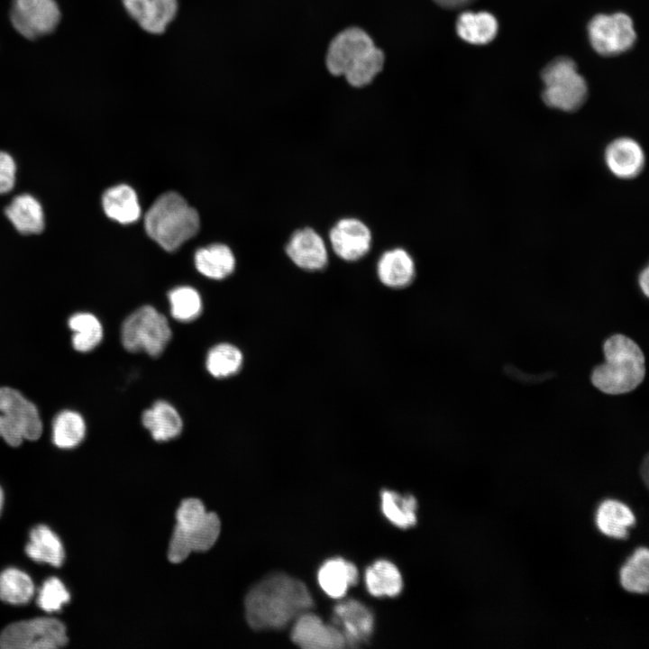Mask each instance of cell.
Wrapping results in <instances>:
<instances>
[{
  "label": "cell",
  "mask_w": 649,
  "mask_h": 649,
  "mask_svg": "<svg viewBox=\"0 0 649 649\" xmlns=\"http://www.w3.org/2000/svg\"><path fill=\"white\" fill-rule=\"evenodd\" d=\"M69 599L70 594L63 582L57 577H50L42 583L37 604L42 610L52 613L59 611Z\"/></svg>",
  "instance_id": "36"
},
{
  "label": "cell",
  "mask_w": 649,
  "mask_h": 649,
  "mask_svg": "<svg viewBox=\"0 0 649 649\" xmlns=\"http://www.w3.org/2000/svg\"><path fill=\"white\" fill-rule=\"evenodd\" d=\"M195 264L197 270L204 276L214 279H222L233 272L235 261L228 246L215 243L197 251Z\"/></svg>",
  "instance_id": "26"
},
{
  "label": "cell",
  "mask_w": 649,
  "mask_h": 649,
  "mask_svg": "<svg viewBox=\"0 0 649 649\" xmlns=\"http://www.w3.org/2000/svg\"><path fill=\"white\" fill-rule=\"evenodd\" d=\"M333 621L346 646L359 647L367 644L374 630L373 613L366 605L353 599L343 600L334 607Z\"/></svg>",
  "instance_id": "11"
},
{
  "label": "cell",
  "mask_w": 649,
  "mask_h": 649,
  "mask_svg": "<svg viewBox=\"0 0 649 649\" xmlns=\"http://www.w3.org/2000/svg\"><path fill=\"white\" fill-rule=\"evenodd\" d=\"M34 595V584L31 577L16 568H7L0 572V599L12 605L27 604Z\"/></svg>",
  "instance_id": "31"
},
{
  "label": "cell",
  "mask_w": 649,
  "mask_h": 649,
  "mask_svg": "<svg viewBox=\"0 0 649 649\" xmlns=\"http://www.w3.org/2000/svg\"><path fill=\"white\" fill-rule=\"evenodd\" d=\"M437 5L445 8H460L465 6L474 0H434Z\"/></svg>",
  "instance_id": "38"
},
{
  "label": "cell",
  "mask_w": 649,
  "mask_h": 649,
  "mask_svg": "<svg viewBox=\"0 0 649 649\" xmlns=\"http://www.w3.org/2000/svg\"><path fill=\"white\" fill-rule=\"evenodd\" d=\"M171 315L179 322H190L202 312V300L198 292L190 287H178L169 295Z\"/></svg>",
  "instance_id": "34"
},
{
  "label": "cell",
  "mask_w": 649,
  "mask_h": 649,
  "mask_svg": "<svg viewBox=\"0 0 649 649\" xmlns=\"http://www.w3.org/2000/svg\"><path fill=\"white\" fill-rule=\"evenodd\" d=\"M376 272L382 285L402 289L414 281L416 264L407 251L396 247L384 251L378 260Z\"/></svg>",
  "instance_id": "18"
},
{
  "label": "cell",
  "mask_w": 649,
  "mask_h": 649,
  "mask_svg": "<svg viewBox=\"0 0 649 649\" xmlns=\"http://www.w3.org/2000/svg\"><path fill=\"white\" fill-rule=\"evenodd\" d=\"M638 283L639 286L644 292V294L648 297L649 295V271L648 268H644V270H642V272L639 275L638 278Z\"/></svg>",
  "instance_id": "39"
},
{
  "label": "cell",
  "mask_w": 649,
  "mask_h": 649,
  "mask_svg": "<svg viewBox=\"0 0 649 649\" xmlns=\"http://www.w3.org/2000/svg\"><path fill=\"white\" fill-rule=\"evenodd\" d=\"M245 616L255 630L282 629L313 607L312 596L299 580L272 573L254 585L245 598Z\"/></svg>",
  "instance_id": "1"
},
{
  "label": "cell",
  "mask_w": 649,
  "mask_h": 649,
  "mask_svg": "<svg viewBox=\"0 0 649 649\" xmlns=\"http://www.w3.org/2000/svg\"><path fill=\"white\" fill-rule=\"evenodd\" d=\"M73 332L72 344L75 350L87 352L97 346L103 338L100 321L90 313H77L69 319Z\"/></svg>",
  "instance_id": "32"
},
{
  "label": "cell",
  "mask_w": 649,
  "mask_h": 649,
  "mask_svg": "<svg viewBox=\"0 0 649 649\" xmlns=\"http://www.w3.org/2000/svg\"><path fill=\"white\" fill-rule=\"evenodd\" d=\"M317 580L326 595L341 599L357 582L358 570L353 563L343 558L329 559L319 568Z\"/></svg>",
  "instance_id": "19"
},
{
  "label": "cell",
  "mask_w": 649,
  "mask_h": 649,
  "mask_svg": "<svg viewBox=\"0 0 649 649\" xmlns=\"http://www.w3.org/2000/svg\"><path fill=\"white\" fill-rule=\"evenodd\" d=\"M25 553L32 560L54 567L61 566L65 558L64 547L60 539L44 525H39L31 530L30 541L25 546Z\"/></svg>",
  "instance_id": "24"
},
{
  "label": "cell",
  "mask_w": 649,
  "mask_h": 649,
  "mask_svg": "<svg viewBox=\"0 0 649 649\" xmlns=\"http://www.w3.org/2000/svg\"><path fill=\"white\" fill-rule=\"evenodd\" d=\"M384 63V54L381 50L374 46L362 60L350 69L344 77L350 85L363 87L370 83L381 70Z\"/></svg>",
  "instance_id": "35"
},
{
  "label": "cell",
  "mask_w": 649,
  "mask_h": 649,
  "mask_svg": "<svg viewBox=\"0 0 649 649\" xmlns=\"http://www.w3.org/2000/svg\"><path fill=\"white\" fill-rule=\"evenodd\" d=\"M371 38L361 29L352 27L337 34L331 41L326 66L335 76H344L374 47Z\"/></svg>",
  "instance_id": "10"
},
{
  "label": "cell",
  "mask_w": 649,
  "mask_h": 649,
  "mask_svg": "<svg viewBox=\"0 0 649 649\" xmlns=\"http://www.w3.org/2000/svg\"><path fill=\"white\" fill-rule=\"evenodd\" d=\"M5 215L23 234H37L44 229V213L41 203L30 194L16 196L6 206Z\"/></svg>",
  "instance_id": "20"
},
{
  "label": "cell",
  "mask_w": 649,
  "mask_h": 649,
  "mask_svg": "<svg viewBox=\"0 0 649 649\" xmlns=\"http://www.w3.org/2000/svg\"><path fill=\"white\" fill-rule=\"evenodd\" d=\"M142 425L157 442H166L180 434L182 420L169 403L159 400L146 409L142 416Z\"/></svg>",
  "instance_id": "22"
},
{
  "label": "cell",
  "mask_w": 649,
  "mask_h": 649,
  "mask_svg": "<svg viewBox=\"0 0 649 649\" xmlns=\"http://www.w3.org/2000/svg\"><path fill=\"white\" fill-rule=\"evenodd\" d=\"M334 252L348 262L362 259L370 251L372 234L368 225L355 217L338 220L329 232Z\"/></svg>",
  "instance_id": "12"
},
{
  "label": "cell",
  "mask_w": 649,
  "mask_h": 649,
  "mask_svg": "<svg viewBox=\"0 0 649 649\" xmlns=\"http://www.w3.org/2000/svg\"><path fill=\"white\" fill-rule=\"evenodd\" d=\"M380 501L383 515L394 526L405 529L416 525L417 501L414 496L384 489Z\"/></svg>",
  "instance_id": "28"
},
{
  "label": "cell",
  "mask_w": 649,
  "mask_h": 649,
  "mask_svg": "<svg viewBox=\"0 0 649 649\" xmlns=\"http://www.w3.org/2000/svg\"><path fill=\"white\" fill-rule=\"evenodd\" d=\"M588 32L593 49L603 56L620 54L630 49L635 40L632 20L622 13L596 15Z\"/></svg>",
  "instance_id": "9"
},
{
  "label": "cell",
  "mask_w": 649,
  "mask_h": 649,
  "mask_svg": "<svg viewBox=\"0 0 649 649\" xmlns=\"http://www.w3.org/2000/svg\"><path fill=\"white\" fill-rule=\"evenodd\" d=\"M645 157L641 145L632 138L620 137L612 141L605 151V162L618 178L632 179L644 166Z\"/></svg>",
  "instance_id": "17"
},
{
  "label": "cell",
  "mask_w": 649,
  "mask_h": 649,
  "mask_svg": "<svg viewBox=\"0 0 649 649\" xmlns=\"http://www.w3.org/2000/svg\"><path fill=\"white\" fill-rule=\"evenodd\" d=\"M620 584L624 590L645 594L649 590V551L639 547L620 569Z\"/></svg>",
  "instance_id": "29"
},
{
  "label": "cell",
  "mask_w": 649,
  "mask_h": 649,
  "mask_svg": "<svg viewBox=\"0 0 649 649\" xmlns=\"http://www.w3.org/2000/svg\"><path fill=\"white\" fill-rule=\"evenodd\" d=\"M16 165L13 157L0 151V194L11 191L15 183Z\"/></svg>",
  "instance_id": "37"
},
{
  "label": "cell",
  "mask_w": 649,
  "mask_h": 649,
  "mask_svg": "<svg viewBox=\"0 0 649 649\" xmlns=\"http://www.w3.org/2000/svg\"><path fill=\"white\" fill-rule=\"evenodd\" d=\"M3 425H4L3 415L0 414V437H1L2 432H3Z\"/></svg>",
  "instance_id": "41"
},
{
  "label": "cell",
  "mask_w": 649,
  "mask_h": 649,
  "mask_svg": "<svg viewBox=\"0 0 649 649\" xmlns=\"http://www.w3.org/2000/svg\"><path fill=\"white\" fill-rule=\"evenodd\" d=\"M364 580L368 591L374 597H395L403 588L400 571L387 560L376 561L369 566Z\"/></svg>",
  "instance_id": "25"
},
{
  "label": "cell",
  "mask_w": 649,
  "mask_h": 649,
  "mask_svg": "<svg viewBox=\"0 0 649 649\" xmlns=\"http://www.w3.org/2000/svg\"><path fill=\"white\" fill-rule=\"evenodd\" d=\"M605 363L594 368L591 382L609 395H620L636 388L645 375V359L638 344L631 338L616 334L603 344Z\"/></svg>",
  "instance_id": "2"
},
{
  "label": "cell",
  "mask_w": 649,
  "mask_h": 649,
  "mask_svg": "<svg viewBox=\"0 0 649 649\" xmlns=\"http://www.w3.org/2000/svg\"><path fill=\"white\" fill-rule=\"evenodd\" d=\"M242 354L234 345L219 343L211 348L206 355V367L215 378H226L239 371Z\"/></svg>",
  "instance_id": "33"
},
{
  "label": "cell",
  "mask_w": 649,
  "mask_h": 649,
  "mask_svg": "<svg viewBox=\"0 0 649 649\" xmlns=\"http://www.w3.org/2000/svg\"><path fill=\"white\" fill-rule=\"evenodd\" d=\"M145 229L160 247L172 251L197 233L199 215L179 194L167 192L147 211Z\"/></svg>",
  "instance_id": "4"
},
{
  "label": "cell",
  "mask_w": 649,
  "mask_h": 649,
  "mask_svg": "<svg viewBox=\"0 0 649 649\" xmlns=\"http://www.w3.org/2000/svg\"><path fill=\"white\" fill-rule=\"evenodd\" d=\"M102 206L105 215L120 224L133 223L141 215L135 191L124 184L108 188L103 195Z\"/></svg>",
  "instance_id": "23"
},
{
  "label": "cell",
  "mask_w": 649,
  "mask_h": 649,
  "mask_svg": "<svg viewBox=\"0 0 649 649\" xmlns=\"http://www.w3.org/2000/svg\"><path fill=\"white\" fill-rule=\"evenodd\" d=\"M286 253L296 266L306 271H320L328 264L325 242L312 227L295 231L286 245Z\"/></svg>",
  "instance_id": "14"
},
{
  "label": "cell",
  "mask_w": 649,
  "mask_h": 649,
  "mask_svg": "<svg viewBox=\"0 0 649 649\" xmlns=\"http://www.w3.org/2000/svg\"><path fill=\"white\" fill-rule=\"evenodd\" d=\"M61 13L55 0H13L10 19L22 36L35 40L52 32Z\"/></svg>",
  "instance_id": "8"
},
{
  "label": "cell",
  "mask_w": 649,
  "mask_h": 649,
  "mask_svg": "<svg viewBox=\"0 0 649 649\" xmlns=\"http://www.w3.org/2000/svg\"><path fill=\"white\" fill-rule=\"evenodd\" d=\"M0 413L13 420L22 430L24 439L35 441L42 433V423L35 405L18 390L0 388Z\"/></svg>",
  "instance_id": "16"
},
{
  "label": "cell",
  "mask_w": 649,
  "mask_h": 649,
  "mask_svg": "<svg viewBox=\"0 0 649 649\" xmlns=\"http://www.w3.org/2000/svg\"><path fill=\"white\" fill-rule=\"evenodd\" d=\"M458 35L472 44H486L491 41L498 32L496 18L487 12H464L456 22Z\"/></svg>",
  "instance_id": "27"
},
{
  "label": "cell",
  "mask_w": 649,
  "mask_h": 649,
  "mask_svg": "<svg viewBox=\"0 0 649 649\" xmlns=\"http://www.w3.org/2000/svg\"><path fill=\"white\" fill-rule=\"evenodd\" d=\"M542 78L544 83L543 99L548 106L571 112L585 102L587 84L572 59L565 57L553 59L543 70Z\"/></svg>",
  "instance_id": "6"
},
{
  "label": "cell",
  "mask_w": 649,
  "mask_h": 649,
  "mask_svg": "<svg viewBox=\"0 0 649 649\" xmlns=\"http://www.w3.org/2000/svg\"><path fill=\"white\" fill-rule=\"evenodd\" d=\"M595 522L599 530L606 536L624 539L629 534L628 529L635 525V516L625 503L606 499L597 509Z\"/></svg>",
  "instance_id": "21"
},
{
  "label": "cell",
  "mask_w": 649,
  "mask_h": 649,
  "mask_svg": "<svg viewBox=\"0 0 649 649\" xmlns=\"http://www.w3.org/2000/svg\"><path fill=\"white\" fill-rule=\"evenodd\" d=\"M3 503H4V493H3V490H2V489H1V487H0V513H1V511H2Z\"/></svg>",
  "instance_id": "40"
},
{
  "label": "cell",
  "mask_w": 649,
  "mask_h": 649,
  "mask_svg": "<svg viewBox=\"0 0 649 649\" xmlns=\"http://www.w3.org/2000/svg\"><path fill=\"white\" fill-rule=\"evenodd\" d=\"M68 641L65 625L51 617L14 622L0 634L2 649H55L66 645Z\"/></svg>",
  "instance_id": "7"
},
{
  "label": "cell",
  "mask_w": 649,
  "mask_h": 649,
  "mask_svg": "<svg viewBox=\"0 0 649 649\" xmlns=\"http://www.w3.org/2000/svg\"><path fill=\"white\" fill-rule=\"evenodd\" d=\"M128 15L150 34L163 33L176 18L178 0H123Z\"/></svg>",
  "instance_id": "15"
},
{
  "label": "cell",
  "mask_w": 649,
  "mask_h": 649,
  "mask_svg": "<svg viewBox=\"0 0 649 649\" xmlns=\"http://www.w3.org/2000/svg\"><path fill=\"white\" fill-rule=\"evenodd\" d=\"M170 338L167 318L151 306L136 309L122 325V343L131 352L144 351L151 356H159Z\"/></svg>",
  "instance_id": "5"
},
{
  "label": "cell",
  "mask_w": 649,
  "mask_h": 649,
  "mask_svg": "<svg viewBox=\"0 0 649 649\" xmlns=\"http://www.w3.org/2000/svg\"><path fill=\"white\" fill-rule=\"evenodd\" d=\"M221 522L214 512L206 511L203 502L190 498L182 500L176 512V526L169 544L171 562H183L193 552H206L216 542Z\"/></svg>",
  "instance_id": "3"
},
{
  "label": "cell",
  "mask_w": 649,
  "mask_h": 649,
  "mask_svg": "<svg viewBox=\"0 0 649 649\" xmlns=\"http://www.w3.org/2000/svg\"><path fill=\"white\" fill-rule=\"evenodd\" d=\"M292 624L291 640L301 648L341 649L346 646L340 631L312 612L301 614Z\"/></svg>",
  "instance_id": "13"
},
{
  "label": "cell",
  "mask_w": 649,
  "mask_h": 649,
  "mask_svg": "<svg viewBox=\"0 0 649 649\" xmlns=\"http://www.w3.org/2000/svg\"><path fill=\"white\" fill-rule=\"evenodd\" d=\"M86 434V423L82 416L72 410H63L52 423V441L61 449H70L78 445Z\"/></svg>",
  "instance_id": "30"
}]
</instances>
